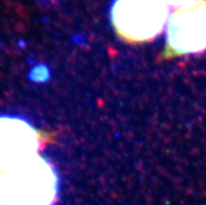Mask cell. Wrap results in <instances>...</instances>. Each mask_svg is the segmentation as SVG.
Instances as JSON below:
<instances>
[{
  "instance_id": "obj_1",
  "label": "cell",
  "mask_w": 206,
  "mask_h": 205,
  "mask_svg": "<svg viewBox=\"0 0 206 205\" xmlns=\"http://www.w3.org/2000/svg\"><path fill=\"white\" fill-rule=\"evenodd\" d=\"M57 195V173L39 154L0 172V205H54Z\"/></svg>"
},
{
  "instance_id": "obj_2",
  "label": "cell",
  "mask_w": 206,
  "mask_h": 205,
  "mask_svg": "<svg viewBox=\"0 0 206 205\" xmlns=\"http://www.w3.org/2000/svg\"><path fill=\"white\" fill-rule=\"evenodd\" d=\"M171 7L164 0H115L111 20L117 35L129 42L152 41L163 32Z\"/></svg>"
},
{
  "instance_id": "obj_3",
  "label": "cell",
  "mask_w": 206,
  "mask_h": 205,
  "mask_svg": "<svg viewBox=\"0 0 206 205\" xmlns=\"http://www.w3.org/2000/svg\"><path fill=\"white\" fill-rule=\"evenodd\" d=\"M168 48L176 55L206 51V0L176 8L166 24Z\"/></svg>"
},
{
  "instance_id": "obj_4",
  "label": "cell",
  "mask_w": 206,
  "mask_h": 205,
  "mask_svg": "<svg viewBox=\"0 0 206 205\" xmlns=\"http://www.w3.org/2000/svg\"><path fill=\"white\" fill-rule=\"evenodd\" d=\"M41 134L26 120L0 116V172L39 154Z\"/></svg>"
},
{
  "instance_id": "obj_5",
  "label": "cell",
  "mask_w": 206,
  "mask_h": 205,
  "mask_svg": "<svg viewBox=\"0 0 206 205\" xmlns=\"http://www.w3.org/2000/svg\"><path fill=\"white\" fill-rule=\"evenodd\" d=\"M164 1L171 8H175V10H176V8H185L188 7V5H192L193 3H196V2L200 1V0H164Z\"/></svg>"
}]
</instances>
